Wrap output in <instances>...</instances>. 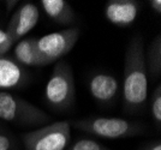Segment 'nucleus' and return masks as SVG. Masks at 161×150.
Listing matches in <instances>:
<instances>
[{"label": "nucleus", "instance_id": "3", "mask_svg": "<svg viewBox=\"0 0 161 150\" xmlns=\"http://www.w3.org/2000/svg\"><path fill=\"white\" fill-rule=\"evenodd\" d=\"M45 99L51 108L65 113L74 106L76 99L72 68L65 60L55 62L45 88Z\"/></svg>", "mask_w": 161, "mask_h": 150}, {"label": "nucleus", "instance_id": "8", "mask_svg": "<svg viewBox=\"0 0 161 150\" xmlns=\"http://www.w3.org/2000/svg\"><path fill=\"white\" fill-rule=\"evenodd\" d=\"M140 3L136 0H109L105 6V17L111 24L128 28L137 19Z\"/></svg>", "mask_w": 161, "mask_h": 150}, {"label": "nucleus", "instance_id": "9", "mask_svg": "<svg viewBox=\"0 0 161 150\" xmlns=\"http://www.w3.org/2000/svg\"><path fill=\"white\" fill-rule=\"evenodd\" d=\"M89 93L95 101L102 106L114 102L119 93V82L114 76L106 72H95L89 78Z\"/></svg>", "mask_w": 161, "mask_h": 150}, {"label": "nucleus", "instance_id": "6", "mask_svg": "<svg viewBox=\"0 0 161 150\" xmlns=\"http://www.w3.org/2000/svg\"><path fill=\"white\" fill-rule=\"evenodd\" d=\"M78 28H67L60 31L42 36L35 40L36 48L46 65L59 62L64 55L71 52L80 39Z\"/></svg>", "mask_w": 161, "mask_h": 150}, {"label": "nucleus", "instance_id": "18", "mask_svg": "<svg viewBox=\"0 0 161 150\" xmlns=\"http://www.w3.org/2000/svg\"><path fill=\"white\" fill-rule=\"evenodd\" d=\"M140 150H161V142L160 141H155L152 143H148L143 145Z\"/></svg>", "mask_w": 161, "mask_h": 150}, {"label": "nucleus", "instance_id": "19", "mask_svg": "<svg viewBox=\"0 0 161 150\" xmlns=\"http://www.w3.org/2000/svg\"><path fill=\"white\" fill-rule=\"evenodd\" d=\"M149 6L153 10V12L156 14L161 13V0H150Z\"/></svg>", "mask_w": 161, "mask_h": 150}, {"label": "nucleus", "instance_id": "16", "mask_svg": "<svg viewBox=\"0 0 161 150\" xmlns=\"http://www.w3.org/2000/svg\"><path fill=\"white\" fill-rule=\"evenodd\" d=\"M16 141L14 137L4 127L0 126V150H16Z\"/></svg>", "mask_w": 161, "mask_h": 150}, {"label": "nucleus", "instance_id": "17", "mask_svg": "<svg viewBox=\"0 0 161 150\" xmlns=\"http://www.w3.org/2000/svg\"><path fill=\"white\" fill-rule=\"evenodd\" d=\"M14 45V41L12 40V37L6 33V30L0 29V56L6 54Z\"/></svg>", "mask_w": 161, "mask_h": 150}, {"label": "nucleus", "instance_id": "7", "mask_svg": "<svg viewBox=\"0 0 161 150\" xmlns=\"http://www.w3.org/2000/svg\"><path fill=\"white\" fill-rule=\"evenodd\" d=\"M39 18V7L33 3H24L12 14L6 33L14 42H18L37 24Z\"/></svg>", "mask_w": 161, "mask_h": 150}, {"label": "nucleus", "instance_id": "14", "mask_svg": "<svg viewBox=\"0 0 161 150\" xmlns=\"http://www.w3.org/2000/svg\"><path fill=\"white\" fill-rule=\"evenodd\" d=\"M150 114L158 130L161 127V84L159 83L154 89L150 99Z\"/></svg>", "mask_w": 161, "mask_h": 150}, {"label": "nucleus", "instance_id": "5", "mask_svg": "<svg viewBox=\"0 0 161 150\" xmlns=\"http://www.w3.org/2000/svg\"><path fill=\"white\" fill-rule=\"evenodd\" d=\"M71 138V121L61 120L25 132L22 141L25 150H65Z\"/></svg>", "mask_w": 161, "mask_h": 150}, {"label": "nucleus", "instance_id": "1", "mask_svg": "<svg viewBox=\"0 0 161 150\" xmlns=\"http://www.w3.org/2000/svg\"><path fill=\"white\" fill-rule=\"evenodd\" d=\"M148 97V72L144 42L141 35L131 39L125 53L123 77V106L128 114H137Z\"/></svg>", "mask_w": 161, "mask_h": 150}, {"label": "nucleus", "instance_id": "4", "mask_svg": "<svg viewBox=\"0 0 161 150\" xmlns=\"http://www.w3.org/2000/svg\"><path fill=\"white\" fill-rule=\"evenodd\" d=\"M0 119L22 126L47 125L49 115L42 109L8 91H0Z\"/></svg>", "mask_w": 161, "mask_h": 150}, {"label": "nucleus", "instance_id": "13", "mask_svg": "<svg viewBox=\"0 0 161 150\" xmlns=\"http://www.w3.org/2000/svg\"><path fill=\"white\" fill-rule=\"evenodd\" d=\"M147 72L150 77L156 78L161 73V35L158 34L150 42L146 53Z\"/></svg>", "mask_w": 161, "mask_h": 150}, {"label": "nucleus", "instance_id": "2", "mask_svg": "<svg viewBox=\"0 0 161 150\" xmlns=\"http://www.w3.org/2000/svg\"><path fill=\"white\" fill-rule=\"evenodd\" d=\"M71 124L75 129L105 139L130 138L141 135L143 131H146V126H143L141 123L124 118L90 116L75 120Z\"/></svg>", "mask_w": 161, "mask_h": 150}, {"label": "nucleus", "instance_id": "20", "mask_svg": "<svg viewBox=\"0 0 161 150\" xmlns=\"http://www.w3.org/2000/svg\"><path fill=\"white\" fill-rule=\"evenodd\" d=\"M16 4H18V1H17V0H16V1H6L7 10H10V8H12L14 6H16Z\"/></svg>", "mask_w": 161, "mask_h": 150}, {"label": "nucleus", "instance_id": "11", "mask_svg": "<svg viewBox=\"0 0 161 150\" xmlns=\"http://www.w3.org/2000/svg\"><path fill=\"white\" fill-rule=\"evenodd\" d=\"M41 6L52 22L59 25H71L76 21L74 8L65 0H41Z\"/></svg>", "mask_w": 161, "mask_h": 150}, {"label": "nucleus", "instance_id": "15", "mask_svg": "<svg viewBox=\"0 0 161 150\" xmlns=\"http://www.w3.org/2000/svg\"><path fill=\"white\" fill-rule=\"evenodd\" d=\"M65 150H111L106 145L92 138H80Z\"/></svg>", "mask_w": 161, "mask_h": 150}, {"label": "nucleus", "instance_id": "10", "mask_svg": "<svg viewBox=\"0 0 161 150\" xmlns=\"http://www.w3.org/2000/svg\"><path fill=\"white\" fill-rule=\"evenodd\" d=\"M25 82L27 72L24 66L11 56H0V91L19 88Z\"/></svg>", "mask_w": 161, "mask_h": 150}, {"label": "nucleus", "instance_id": "12", "mask_svg": "<svg viewBox=\"0 0 161 150\" xmlns=\"http://www.w3.org/2000/svg\"><path fill=\"white\" fill-rule=\"evenodd\" d=\"M36 39H22L16 43L14 51V60L22 66H45L46 64L41 58L35 43Z\"/></svg>", "mask_w": 161, "mask_h": 150}]
</instances>
